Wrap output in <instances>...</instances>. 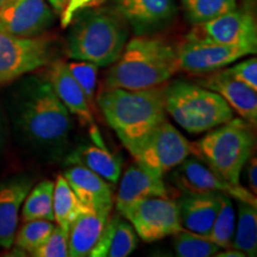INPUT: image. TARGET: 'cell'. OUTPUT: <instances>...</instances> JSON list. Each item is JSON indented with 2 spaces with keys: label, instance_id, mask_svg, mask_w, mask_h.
<instances>
[{
  "label": "cell",
  "instance_id": "2e32d148",
  "mask_svg": "<svg viewBox=\"0 0 257 257\" xmlns=\"http://www.w3.org/2000/svg\"><path fill=\"white\" fill-rule=\"evenodd\" d=\"M199 85L216 92L224 99L240 118L252 126L257 124V93L245 83L234 79L226 69L210 73L206 78L200 79Z\"/></svg>",
  "mask_w": 257,
  "mask_h": 257
},
{
  "label": "cell",
  "instance_id": "7a4b0ae2",
  "mask_svg": "<svg viewBox=\"0 0 257 257\" xmlns=\"http://www.w3.org/2000/svg\"><path fill=\"white\" fill-rule=\"evenodd\" d=\"M96 102L107 124L131 155L167 119L162 86L136 91L104 88Z\"/></svg>",
  "mask_w": 257,
  "mask_h": 257
},
{
  "label": "cell",
  "instance_id": "836d02e7",
  "mask_svg": "<svg viewBox=\"0 0 257 257\" xmlns=\"http://www.w3.org/2000/svg\"><path fill=\"white\" fill-rule=\"evenodd\" d=\"M231 75L238 81L245 83L253 91H257V60L256 57H250L237 62L230 68H226Z\"/></svg>",
  "mask_w": 257,
  "mask_h": 257
},
{
  "label": "cell",
  "instance_id": "7c38bea8",
  "mask_svg": "<svg viewBox=\"0 0 257 257\" xmlns=\"http://www.w3.org/2000/svg\"><path fill=\"white\" fill-rule=\"evenodd\" d=\"M252 54L251 50L244 47L207 43L188 38H185L176 49L179 70L192 74H210Z\"/></svg>",
  "mask_w": 257,
  "mask_h": 257
},
{
  "label": "cell",
  "instance_id": "8d00e7d4",
  "mask_svg": "<svg viewBox=\"0 0 257 257\" xmlns=\"http://www.w3.org/2000/svg\"><path fill=\"white\" fill-rule=\"evenodd\" d=\"M216 257H245V253L234 248H227L221 249L219 252H217Z\"/></svg>",
  "mask_w": 257,
  "mask_h": 257
},
{
  "label": "cell",
  "instance_id": "30bf717a",
  "mask_svg": "<svg viewBox=\"0 0 257 257\" xmlns=\"http://www.w3.org/2000/svg\"><path fill=\"white\" fill-rule=\"evenodd\" d=\"M188 40L248 48L257 51L255 17L246 10L234 9L206 23L194 25L186 36Z\"/></svg>",
  "mask_w": 257,
  "mask_h": 257
},
{
  "label": "cell",
  "instance_id": "ac0fdd59",
  "mask_svg": "<svg viewBox=\"0 0 257 257\" xmlns=\"http://www.w3.org/2000/svg\"><path fill=\"white\" fill-rule=\"evenodd\" d=\"M63 176L86 207L110 213L114 201L113 187L110 182L80 166H69Z\"/></svg>",
  "mask_w": 257,
  "mask_h": 257
},
{
  "label": "cell",
  "instance_id": "4fadbf2b",
  "mask_svg": "<svg viewBox=\"0 0 257 257\" xmlns=\"http://www.w3.org/2000/svg\"><path fill=\"white\" fill-rule=\"evenodd\" d=\"M55 22L47 0H14L0 9V29L19 37L41 36Z\"/></svg>",
  "mask_w": 257,
  "mask_h": 257
},
{
  "label": "cell",
  "instance_id": "8992f818",
  "mask_svg": "<svg viewBox=\"0 0 257 257\" xmlns=\"http://www.w3.org/2000/svg\"><path fill=\"white\" fill-rule=\"evenodd\" d=\"M166 112L191 135L207 133L233 118V110L218 93L199 83L176 80L165 87Z\"/></svg>",
  "mask_w": 257,
  "mask_h": 257
},
{
  "label": "cell",
  "instance_id": "9a60e30c",
  "mask_svg": "<svg viewBox=\"0 0 257 257\" xmlns=\"http://www.w3.org/2000/svg\"><path fill=\"white\" fill-rule=\"evenodd\" d=\"M118 15L138 35L166 27L178 12L176 0H113Z\"/></svg>",
  "mask_w": 257,
  "mask_h": 257
},
{
  "label": "cell",
  "instance_id": "8fae6325",
  "mask_svg": "<svg viewBox=\"0 0 257 257\" xmlns=\"http://www.w3.org/2000/svg\"><path fill=\"white\" fill-rule=\"evenodd\" d=\"M170 180L182 193H217L257 206L256 195L250 189L242 185L230 184L195 156H188L175 167L170 174Z\"/></svg>",
  "mask_w": 257,
  "mask_h": 257
},
{
  "label": "cell",
  "instance_id": "74e56055",
  "mask_svg": "<svg viewBox=\"0 0 257 257\" xmlns=\"http://www.w3.org/2000/svg\"><path fill=\"white\" fill-rule=\"evenodd\" d=\"M12 2H14V0H0V9L4 8V6H6V5H9L10 3H12Z\"/></svg>",
  "mask_w": 257,
  "mask_h": 257
},
{
  "label": "cell",
  "instance_id": "d4e9b609",
  "mask_svg": "<svg viewBox=\"0 0 257 257\" xmlns=\"http://www.w3.org/2000/svg\"><path fill=\"white\" fill-rule=\"evenodd\" d=\"M236 227H234L232 245L245 256L257 255V206L249 202L238 201Z\"/></svg>",
  "mask_w": 257,
  "mask_h": 257
},
{
  "label": "cell",
  "instance_id": "e575fe53",
  "mask_svg": "<svg viewBox=\"0 0 257 257\" xmlns=\"http://www.w3.org/2000/svg\"><path fill=\"white\" fill-rule=\"evenodd\" d=\"M10 135V127L8 123V118H6L5 111L0 108V155L5 150L6 144H8Z\"/></svg>",
  "mask_w": 257,
  "mask_h": 257
},
{
  "label": "cell",
  "instance_id": "83f0119b",
  "mask_svg": "<svg viewBox=\"0 0 257 257\" xmlns=\"http://www.w3.org/2000/svg\"><path fill=\"white\" fill-rule=\"evenodd\" d=\"M185 17L198 25L210 22L237 8V0H181Z\"/></svg>",
  "mask_w": 257,
  "mask_h": 257
},
{
  "label": "cell",
  "instance_id": "52a82bcc",
  "mask_svg": "<svg viewBox=\"0 0 257 257\" xmlns=\"http://www.w3.org/2000/svg\"><path fill=\"white\" fill-rule=\"evenodd\" d=\"M53 54L49 37H19L0 29V86L47 66Z\"/></svg>",
  "mask_w": 257,
  "mask_h": 257
},
{
  "label": "cell",
  "instance_id": "cb8c5ba5",
  "mask_svg": "<svg viewBox=\"0 0 257 257\" xmlns=\"http://www.w3.org/2000/svg\"><path fill=\"white\" fill-rule=\"evenodd\" d=\"M54 221L68 232L70 224L88 207L80 201L63 175L57 176L54 186Z\"/></svg>",
  "mask_w": 257,
  "mask_h": 257
},
{
  "label": "cell",
  "instance_id": "d590c367",
  "mask_svg": "<svg viewBox=\"0 0 257 257\" xmlns=\"http://www.w3.org/2000/svg\"><path fill=\"white\" fill-rule=\"evenodd\" d=\"M249 165H248V181H249V186L250 189L253 194H257V160L256 157H250L248 160Z\"/></svg>",
  "mask_w": 257,
  "mask_h": 257
},
{
  "label": "cell",
  "instance_id": "d6986e66",
  "mask_svg": "<svg viewBox=\"0 0 257 257\" xmlns=\"http://www.w3.org/2000/svg\"><path fill=\"white\" fill-rule=\"evenodd\" d=\"M156 197H168V189L163 178L152 175L135 162L121 176L119 189L115 197V206L118 213H121L135 202Z\"/></svg>",
  "mask_w": 257,
  "mask_h": 257
},
{
  "label": "cell",
  "instance_id": "1f68e13d",
  "mask_svg": "<svg viewBox=\"0 0 257 257\" xmlns=\"http://www.w3.org/2000/svg\"><path fill=\"white\" fill-rule=\"evenodd\" d=\"M35 257H68V232L55 225L53 232L37 250L31 253Z\"/></svg>",
  "mask_w": 257,
  "mask_h": 257
},
{
  "label": "cell",
  "instance_id": "603a6c76",
  "mask_svg": "<svg viewBox=\"0 0 257 257\" xmlns=\"http://www.w3.org/2000/svg\"><path fill=\"white\" fill-rule=\"evenodd\" d=\"M108 212H83L70 224L68 230V252L70 257L89 256L92 249L100 238L107 223Z\"/></svg>",
  "mask_w": 257,
  "mask_h": 257
},
{
  "label": "cell",
  "instance_id": "4dcf8cb0",
  "mask_svg": "<svg viewBox=\"0 0 257 257\" xmlns=\"http://www.w3.org/2000/svg\"><path fill=\"white\" fill-rule=\"evenodd\" d=\"M68 69L76 82L79 83L80 88L82 89L83 94L87 99L89 107L92 111L96 110L95 107V89H96V75H98L99 67L94 63L85 62V61H75V62L67 63Z\"/></svg>",
  "mask_w": 257,
  "mask_h": 257
},
{
  "label": "cell",
  "instance_id": "ba28073f",
  "mask_svg": "<svg viewBox=\"0 0 257 257\" xmlns=\"http://www.w3.org/2000/svg\"><path fill=\"white\" fill-rule=\"evenodd\" d=\"M191 154L187 138L166 119L152 131L133 156L148 173L163 178Z\"/></svg>",
  "mask_w": 257,
  "mask_h": 257
},
{
  "label": "cell",
  "instance_id": "d6a6232c",
  "mask_svg": "<svg viewBox=\"0 0 257 257\" xmlns=\"http://www.w3.org/2000/svg\"><path fill=\"white\" fill-rule=\"evenodd\" d=\"M48 4L53 8L55 15H59L62 27L72 24L74 18L83 10L91 9L99 0H47Z\"/></svg>",
  "mask_w": 257,
  "mask_h": 257
},
{
  "label": "cell",
  "instance_id": "6da1fadb",
  "mask_svg": "<svg viewBox=\"0 0 257 257\" xmlns=\"http://www.w3.org/2000/svg\"><path fill=\"white\" fill-rule=\"evenodd\" d=\"M10 133L22 149L46 162L66 156L74 124L48 79L22 76L6 92Z\"/></svg>",
  "mask_w": 257,
  "mask_h": 257
},
{
  "label": "cell",
  "instance_id": "f1b7e54d",
  "mask_svg": "<svg viewBox=\"0 0 257 257\" xmlns=\"http://www.w3.org/2000/svg\"><path fill=\"white\" fill-rule=\"evenodd\" d=\"M234 227H236V212H234L233 199L229 195L221 194L219 211L207 237L221 249L231 248Z\"/></svg>",
  "mask_w": 257,
  "mask_h": 257
},
{
  "label": "cell",
  "instance_id": "ffe728a7",
  "mask_svg": "<svg viewBox=\"0 0 257 257\" xmlns=\"http://www.w3.org/2000/svg\"><path fill=\"white\" fill-rule=\"evenodd\" d=\"M221 194L217 193H182L178 207L182 227L208 236L220 207Z\"/></svg>",
  "mask_w": 257,
  "mask_h": 257
},
{
  "label": "cell",
  "instance_id": "e0dca14e",
  "mask_svg": "<svg viewBox=\"0 0 257 257\" xmlns=\"http://www.w3.org/2000/svg\"><path fill=\"white\" fill-rule=\"evenodd\" d=\"M35 178L19 174L0 182V246L11 248L17 231L19 211L34 186Z\"/></svg>",
  "mask_w": 257,
  "mask_h": 257
},
{
  "label": "cell",
  "instance_id": "5bb4252c",
  "mask_svg": "<svg viewBox=\"0 0 257 257\" xmlns=\"http://www.w3.org/2000/svg\"><path fill=\"white\" fill-rule=\"evenodd\" d=\"M48 80L53 86L57 98L66 106L69 113L75 115L82 125L89 127V135L93 143L100 148H106L100 131L95 125L93 111L89 107L87 99L83 94L82 89L80 88L79 83L70 74L67 63L62 61H55L51 63Z\"/></svg>",
  "mask_w": 257,
  "mask_h": 257
},
{
  "label": "cell",
  "instance_id": "f546056e",
  "mask_svg": "<svg viewBox=\"0 0 257 257\" xmlns=\"http://www.w3.org/2000/svg\"><path fill=\"white\" fill-rule=\"evenodd\" d=\"M54 227H55V224L50 220L37 219L25 221L18 232L16 231L14 243L18 249L31 255L35 250H37L46 242L49 234L53 232Z\"/></svg>",
  "mask_w": 257,
  "mask_h": 257
},
{
  "label": "cell",
  "instance_id": "5b68a950",
  "mask_svg": "<svg viewBox=\"0 0 257 257\" xmlns=\"http://www.w3.org/2000/svg\"><path fill=\"white\" fill-rule=\"evenodd\" d=\"M252 127L242 118H232L191 143L192 154L230 184L240 185V174L255 146Z\"/></svg>",
  "mask_w": 257,
  "mask_h": 257
},
{
  "label": "cell",
  "instance_id": "4316f807",
  "mask_svg": "<svg viewBox=\"0 0 257 257\" xmlns=\"http://www.w3.org/2000/svg\"><path fill=\"white\" fill-rule=\"evenodd\" d=\"M173 249L179 257H211L216 256L221 248L204 234L182 229L174 234Z\"/></svg>",
  "mask_w": 257,
  "mask_h": 257
},
{
  "label": "cell",
  "instance_id": "7402d4cb",
  "mask_svg": "<svg viewBox=\"0 0 257 257\" xmlns=\"http://www.w3.org/2000/svg\"><path fill=\"white\" fill-rule=\"evenodd\" d=\"M64 163L67 166H80L87 168L96 175L101 176L110 184H117L121 174L120 157L111 154L106 148L95 144H82L66 154Z\"/></svg>",
  "mask_w": 257,
  "mask_h": 257
},
{
  "label": "cell",
  "instance_id": "9c48e42d",
  "mask_svg": "<svg viewBox=\"0 0 257 257\" xmlns=\"http://www.w3.org/2000/svg\"><path fill=\"white\" fill-rule=\"evenodd\" d=\"M120 216L133 225L137 236L148 243L174 236L184 229L178 202L168 197L143 199L124 210Z\"/></svg>",
  "mask_w": 257,
  "mask_h": 257
},
{
  "label": "cell",
  "instance_id": "3957f363",
  "mask_svg": "<svg viewBox=\"0 0 257 257\" xmlns=\"http://www.w3.org/2000/svg\"><path fill=\"white\" fill-rule=\"evenodd\" d=\"M179 70L176 49L163 38L138 35L125 44L105 76V88L149 89L166 83Z\"/></svg>",
  "mask_w": 257,
  "mask_h": 257
},
{
  "label": "cell",
  "instance_id": "44dd1931",
  "mask_svg": "<svg viewBox=\"0 0 257 257\" xmlns=\"http://www.w3.org/2000/svg\"><path fill=\"white\" fill-rule=\"evenodd\" d=\"M136 231L123 216L108 218L100 238L92 249L91 257H126L137 248Z\"/></svg>",
  "mask_w": 257,
  "mask_h": 257
},
{
  "label": "cell",
  "instance_id": "277c9868",
  "mask_svg": "<svg viewBox=\"0 0 257 257\" xmlns=\"http://www.w3.org/2000/svg\"><path fill=\"white\" fill-rule=\"evenodd\" d=\"M124 19L100 9L83 10L72 22L67 38V55L98 67H108L119 59L128 38Z\"/></svg>",
  "mask_w": 257,
  "mask_h": 257
},
{
  "label": "cell",
  "instance_id": "484cf974",
  "mask_svg": "<svg viewBox=\"0 0 257 257\" xmlns=\"http://www.w3.org/2000/svg\"><path fill=\"white\" fill-rule=\"evenodd\" d=\"M54 186L55 182L51 180H44L35 187H31L23 202V223L37 219L54 221Z\"/></svg>",
  "mask_w": 257,
  "mask_h": 257
}]
</instances>
